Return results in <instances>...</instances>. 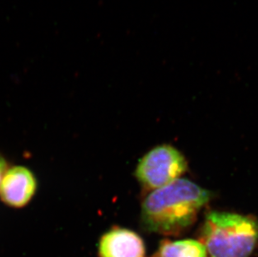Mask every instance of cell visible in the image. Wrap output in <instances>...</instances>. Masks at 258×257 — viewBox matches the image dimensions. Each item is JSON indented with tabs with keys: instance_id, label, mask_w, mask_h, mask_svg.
<instances>
[{
	"instance_id": "52a82bcc",
	"label": "cell",
	"mask_w": 258,
	"mask_h": 257,
	"mask_svg": "<svg viewBox=\"0 0 258 257\" xmlns=\"http://www.w3.org/2000/svg\"><path fill=\"white\" fill-rule=\"evenodd\" d=\"M9 168H10V165H9L7 159L2 154L0 153V184H1V181H2L3 178H4V175H5V173H6Z\"/></svg>"
},
{
	"instance_id": "7a4b0ae2",
	"label": "cell",
	"mask_w": 258,
	"mask_h": 257,
	"mask_svg": "<svg viewBox=\"0 0 258 257\" xmlns=\"http://www.w3.org/2000/svg\"><path fill=\"white\" fill-rule=\"evenodd\" d=\"M208 257H249L258 243V221L252 216L212 211L201 231Z\"/></svg>"
},
{
	"instance_id": "8992f818",
	"label": "cell",
	"mask_w": 258,
	"mask_h": 257,
	"mask_svg": "<svg viewBox=\"0 0 258 257\" xmlns=\"http://www.w3.org/2000/svg\"><path fill=\"white\" fill-rule=\"evenodd\" d=\"M153 257H208L205 245L192 239L163 240Z\"/></svg>"
},
{
	"instance_id": "5b68a950",
	"label": "cell",
	"mask_w": 258,
	"mask_h": 257,
	"mask_svg": "<svg viewBox=\"0 0 258 257\" xmlns=\"http://www.w3.org/2000/svg\"><path fill=\"white\" fill-rule=\"evenodd\" d=\"M146 248L138 234L115 226L104 233L98 244L99 257H145Z\"/></svg>"
},
{
	"instance_id": "277c9868",
	"label": "cell",
	"mask_w": 258,
	"mask_h": 257,
	"mask_svg": "<svg viewBox=\"0 0 258 257\" xmlns=\"http://www.w3.org/2000/svg\"><path fill=\"white\" fill-rule=\"evenodd\" d=\"M37 190L38 180L30 169L10 166L0 184V201L10 208L22 209L32 202Z\"/></svg>"
},
{
	"instance_id": "6da1fadb",
	"label": "cell",
	"mask_w": 258,
	"mask_h": 257,
	"mask_svg": "<svg viewBox=\"0 0 258 257\" xmlns=\"http://www.w3.org/2000/svg\"><path fill=\"white\" fill-rule=\"evenodd\" d=\"M211 194L194 182L178 179L155 189L142 206V225L149 232L178 235L195 223Z\"/></svg>"
},
{
	"instance_id": "3957f363",
	"label": "cell",
	"mask_w": 258,
	"mask_h": 257,
	"mask_svg": "<svg viewBox=\"0 0 258 257\" xmlns=\"http://www.w3.org/2000/svg\"><path fill=\"white\" fill-rule=\"evenodd\" d=\"M186 169L187 163L180 151L170 145H161L141 159L136 176L144 188L155 190L180 179Z\"/></svg>"
}]
</instances>
